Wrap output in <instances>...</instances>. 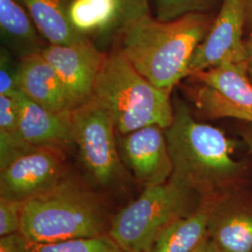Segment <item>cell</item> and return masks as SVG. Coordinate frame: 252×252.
I'll return each instance as SVG.
<instances>
[{"label":"cell","instance_id":"1","mask_svg":"<svg viewBox=\"0 0 252 252\" xmlns=\"http://www.w3.org/2000/svg\"><path fill=\"white\" fill-rule=\"evenodd\" d=\"M212 23L208 13H190L169 22L148 15L120 30L117 50L155 87L171 94L189 77L192 56Z\"/></svg>","mask_w":252,"mask_h":252},{"label":"cell","instance_id":"2","mask_svg":"<svg viewBox=\"0 0 252 252\" xmlns=\"http://www.w3.org/2000/svg\"><path fill=\"white\" fill-rule=\"evenodd\" d=\"M173 107V122L165 129L173 163L170 180L200 197L213 196L242 170L233 158L234 143L220 129L197 122L181 100Z\"/></svg>","mask_w":252,"mask_h":252},{"label":"cell","instance_id":"3","mask_svg":"<svg viewBox=\"0 0 252 252\" xmlns=\"http://www.w3.org/2000/svg\"><path fill=\"white\" fill-rule=\"evenodd\" d=\"M111 220L99 196L69 174L22 204L21 230L29 242L53 243L107 235Z\"/></svg>","mask_w":252,"mask_h":252},{"label":"cell","instance_id":"4","mask_svg":"<svg viewBox=\"0 0 252 252\" xmlns=\"http://www.w3.org/2000/svg\"><path fill=\"white\" fill-rule=\"evenodd\" d=\"M93 97L110 113L118 134L153 125L166 129L173 122L170 93L155 87L117 49L106 55Z\"/></svg>","mask_w":252,"mask_h":252},{"label":"cell","instance_id":"5","mask_svg":"<svg viewBox=\"0 0 252 252\" xmlns=\"http://www.w3.org/2000/svg\"><path fill=\"white\" fill-rule=\"evenodd\" d=\"M196 195L174 180L146 187L111 219L108 235L126 252H150L162 230L196 208Z\"/></svg>","mask_w":252,"mask_h":252},{"label":"cell","instance_id":"6","mask_svg":"<svg viewBox=\"0 0 252 252\" xmlns=\"http://www.w3.org/2000/svg\"><path fill=\"white\" fill-rule=\"evenodd\" d=\"M79 160L91 183L105 190L123 188L128 170L122 162L110 113L94 97L69 112Z\"/></svg>","mask_w":252,"mask_h":252},{"label":"cell","instance_id":"7","mask_svg":"<svg viewBox=\"0 0 252 252\" xmlns=\"http://www.w3.org/2000/svg\"><path fill=\"white\" fill-rule=\"evenodd\" d=\"M67 175L65 152L30 145L0 163V197L25 202L54 188Z\"/></svg>","mask_w":252,"mask_h":252},{"label":"cell","instance_id":"8","mask_svg":"<svg viewBox=\"0 0 252 252\" xmlns=\"http://www.w3.org/2000/svg\"><path fill=\"white\" fill-rule=\"evenodd\" d=\"M247 63L223 62L189 76L200 87L192 92L196 107L210 118L252 123V86Z\"/></svg>","mask_w":252,"mask_h":252},{"label":"cell","instance_id":"9","mask_svg":"<svg viewBox=\"0 0 252 252\" xmlns=\"http://www.w3.org/2000/svg\"><path fill=\"white\" fill-rule=\"evenodd\" d=\"M40 54L63 84L71 110L89 102L107 53L88 39L72 45L48 44Z\"/></svg>","mask_w":252,"mask_h":252},{"label":"cell","instance_id":"10","mask_svg":"<svg viewBox=\"0 0 252 252\" xmlns=\"http://www.w3.org/2000/svg\"><path fill=\"white\" fill-rule=\"evenodd\" d=\"M117 144L126 169L145 188L170 180L173 163L164 128L153 125L127 134L117 133Z\"/></svg>","mask_w":252,"mask_h":252},{"label":"cell","instance_id":"11","mask_svg":"<svg viewBox=\"0 0 252 252\" xmlns=\"http://www.w3.org/2000/svg\"><path fill=\"white\" fill-rule=\"evenodd\" d=\"M246 19L247 0H222L207 36L192 56L189 77L223 62L246 63L242 38Z\"/></svg>","mask_w":252,"mask_h":252},{"label":"cell","instance_id":"12","mask_svg":"<svg viewBox=\"0 0 252 252\" xmlns=\"http://www.w3.org/2000/svg\"><path fill=\"white\" fill-rule=\"evenodd\" d=\"M17 103L19 134L34 146L54 147L65 153L76 149L68 116L51 112L27 97L20 90L10 94Z\"/></svg>","mask_w":252,"mask_h":252},{"label":"cell","instance_id":"13","mask_svg":"<svg viewBox=\"0 0 252 252\" xmlns=\"http://www.w3.org/2000/svg\"><path fill=\"white\" fill-rule=\"evenodd\" d=\"M17 90L55 114L68 116L71 110L57 73L40 53L19 59Z\"/></svg>","mask_w":252,"mask_h":252},{"label":"cell","instance_id":"14","mask_svg":"<svg viewBox=\"0 0 252 252\" xmlns=\"http://www.w3.org/2000/svg\"><path fill=\"white\" fill-rule=\"evenodd\" d=\"M0 36L4 47L19 59L41 53L49 44L17 0H0Z\"/></svg>","mask_w":252,"mask_h":252},{"label":"cell","instance_id":"15","mask_svg":"<svg viewBox=\"0 0 252 252\" xmlns=\"http://www.w3.org/2000/svg\"><path fill=\"white\" fill-rule=\"evenodd\" d=\"M27 9L41 35L50 44L72 45L91 39L79 33L69 20L73 0H17Z\"/></svg>","mask_w":252,"mask_h":252},{"label":"cell","instance_id":"16","mask_svg":"<svg viewBox=\"0 0 252 252\" xmlns=\"http://www.w3.org/2000/svg\"><path fill=\"white\" fill-rule=\"evenodd\" d=\"M213 207L203 204L174 220L158 235L150 252H193L207 240Z\"/></svg>","mask_w":252,"mask_h":252},{"label":"cell","instance_id":"17","mask_svg":"<svg viewBox=\"0 0 252 252\" xmlns=\"http://www.w3.org/2000/svg\"><path fill=\"white\" fill-rule=\"evenodd\" d=\"M68 15L73 27L93 40L117 36L120 30L117 9L110 0H73Z\"/></svg>","mask_w":252,"mask_h":252},{"label":"cell","instance_id":"18","mask_svg":"<svg viewBox=\"0 0 252 252\" xmlns=\"http://www.w3.org/2000/svg\"><path fill=\"white\" fill-rule=\"evenodd\" d=\"M214 243L223 252H252V217L234 215L215 223L209 222Z\"/></svg>","mask_w":252,"mask_h":252},{"label":"cell","instance_id":"19","mask_svg":"<svg viewBox=\"0 0 252 252\" xmlns=\"http://www.w3.org/2000/svg\"><path fill=\"white\" fill-rule=\"evenodd\" d=\"M27 252H126L108 234L77 238L53 243H32L28 241Z\"/></svg>","mask_w":252,"mask_h":252},{"label":"cell","instance_id":"20","mask_svg":"<svg viewBox=\"0 0 252 252\" xmlns=\"http://www.w3.org/2000/svg\"><path fill=\"white\" fill-rule=\"evenodd\" d=\"M154 8V18L169 22L190 13H208L217 0H150Z\"/></svg>","mask_w":252,"mask_h":252},{"label":"cell","instance_id":"21","mask_svg":"<svg viewBox=\"0 0 252 252\" xmlns=\"http://www.w3.org/2000/svg\"><path fill=\"white\" fill-rule=\"evenodd\" d=\"M8 49L0 50V95H10L17 90L19 59Z\"/></svg>","mask_w":252,"mask_h":252},{"label":"cell","instance_id":"22","mask_svg":"<svg viewBox=\"0 0 252 252\" xmlns=\"http://www.w3.org/2000/svg\"><path fill=\"white\" fill-rule=\"evenodd\" d=\"M22 204L23 202L0 197V237L20 232Z\"/></svg>","mask_w":252,"mask_h":252},{"label":"cell","instance_id":"23","mask_svg":"<svg viewBox=\"0 0 252 252\" xmlns=\"http://www.w3.org/2000/svg\"><path fill=\"white\" fill-rule=\"evenodd\" d=\"M110 1L115 5L117 9L120 30L131 22H134L135 20H138L148 15H152L150 0H110Z\"/></svg>","mask_w":252,"mask_h":252},{"label":"cell","instance_id":"24","mask_svg":"<svg viewBox=\"0 0 252 252\" xmlns=\"http://www.w3.org/2000/svg\"><path fill=\"white\" fill-rule=\"evenodd\" d=\"M0 133H19L18 106L11 95H0Z\"/></svg>","mask_w":252,"mask_h":252},{"label":"cell","instance_id":"25","mask_svg":"<svg viewBox=\"0 0 252 252\" xmlns=\"http://www.w3.org/2000/svg\"><path fill=\"white\" fill-rule=\"evenodd\" d=\"M28 240L22 233L0 237V252H27Z\"/></svg>","mask_w":252,"mask_h":252},{"label":"cell","instance_id":"26","mask_svg":"<svg viewBox=\"0 0 252 252\" xmlns=\"http://www.w3.org/2000/svg\"><path fill=\"white\" fill-rule=\"evenodd\" d=\"M193 252H223L217 246L216 244L211 241L206 240L201 244L198 248Z\"/></svg>","mask_w":252,"mask_h":252},{"label":"cell","instance_id":"27","mask_svg":"<svg viewBox=\"0 0 252 252\" xmlns=\"http://www.w3.org/2000/svg\"><path fill=\"white\" fill-rule=\"evenodd\" d=\"M245 52H246V63L248 64L249 72L252 75V34L250 38L245 42Z\"/></svg>","mask_w":252,"mask_h":252},{"label":"cell","instance_id":"28","mask_svg":"<svg viewBox=\"0 0 252 252\" xmlns=\"http://www.w3.org/2000/svg\"><path fill=\"white\" fill-rule=\"evenodd\" d=\"M247 19L252 27V0H247Z\"/></svg>","mask_w":252,"mask_h":252},{"label":"cell","instance_id":"29","mask_svg":"<svg viewBox=\"0 0 252 252\" xmlns=\"http://www.w3.org/2000/svg\"><path fill=\"white\" fill-rule=\"evenodd\" d=\"M246 140H247V143L249 145V147H250V149L252 152V133L246 135Z\"/></svg>","mask_w":252,"mask_h":252}]
</instances>
